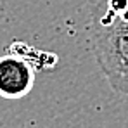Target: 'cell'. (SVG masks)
<instances>
[{
    "label": "cell",
    "mask_w": 128,
    "mask_h": 128,
    "mask_svg": "<svg viewBox=\"0 0 128 128\" xmlns=\"http://www.w3.org/2000/svg\"><path fill=\"white\" fill-rule=\"evenodd\" d=\"M90 48L109 86L128 95V21L107 9L90 31Z\"/></svg>",
    "instance_id": "obj_1"
},
{
    "label": "cell",
    "mask_w": 128,
    "mask_h": 128,
    "mask_svg": "<svg viewBox=\"0 0 128 128\" xmlns=\"http://www.w3.org/2000/svg\"><path fill=\"white\" fill-rule=\"evenodd\" d=\"M35 85V68L18 54L0 57V97L18 100L26 97Z\"/></svg>",
    "instance_id": "obj_2"
},
{
    "label": "cell",
    "mask_w": 128,
    "mask_h": 128,
    "mask_svg": "<svg viewBox=\"0 0 128 128\" xmlns=\"http://www.w3.org/2000/svg\"><path fill=\"white\" fill-rule=\"evenodd\" d=\"M107 9L116 14H121L128 9V0H107Z\"/></svg>",
    "instance_id": "obj_3"
}]
</instances>
